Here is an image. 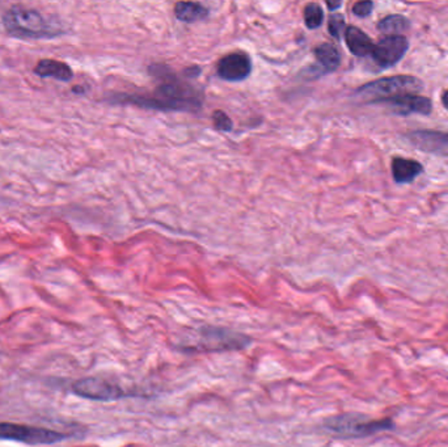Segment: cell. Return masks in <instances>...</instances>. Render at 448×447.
<instances>
[{"mask_svg":"<svg viewBox=\"0 0 448 447\" xmlns=\"http://www.w3.org/2000/svg\"><path fill=\"white\" fill-rule=\"evenodd\" d=\"M409 49L405 36H387L374 46L371 57L381 68H388L399 63Z\"/></svg>","mask_w":448,"mask_h":447,"instance_id":"8","label":"cell"},{"mask_svg":"<svg viewBox=\"0 0 448 447\" xmlns=\"http://www.w3.org/2000/svg\"><path fill=\"white\" fill-rule=\"evenodd\" d=\"M410 143L423 153L448 157V133L438 130H414L408 134Z\"/></svg>","mask_w":448,"mask_h":447,"instance_id":"9","label":"cell"},{"mask_svg":"<svg viewBox=\"0 0 448 447\" xmlns=\"http://www.w3.org/2000/svg\"><path fill=\"white\" fill-rule=\"evenodd\" d=\"M252 71L251 58L244 53H231L218 63V75L227 82H242Z\"/></svg>","mask_w":448,"mask_h":447,"instance_id":"10","label":"cell"},{"mask_svg":"<svg viewBox=\"0 0 448 447\" xmlns=\"http://www.w3.org/2000/svg\"><path fill=\"white\" fill-rule=\"evenodd\" d=\"M423 167L417 160L404 159L396 156L392 160V175L396 183L408 184L411 183L417 176L421 175Z\"/></svg>","mask_w":448,"mask_h":447,"instance_id":"13","label":"cell"},{"mask_svg":"<svg viewBox=\"0 0 448 447\" xmlns=\"http://www.w3.org/2000/svg\"><path fill=\"white\" fill-rule=\"evenodd\" d=\"M345 39L346 45L351 53L357 57H367L372 54L374 44L372 39L357 27H348L345 30Z\"/></svg>","mask_w":448,"mask_h":447,"instance_id":"14","label":"cell"},{"mask_svg":"<svg viewBox=\"0 0 448 447\" xmlns=\"http://www.w3.org/2000/svg\"><path fill=\"white\" fill-rule=\"evenodd\" d=\"M304 21L308 30H317L324 21V11L317 3H310L304 10Z\"/></svg>","mask_w":448,"mask_h":447,"instance_id":"18","label":"cell"},{"mask_svg":"<svg viewBox=\"0 0 448 447\" xmlns=\"http://www.w3.org/2000/svg\"><path fill=\"white\" fill-rule=\"evenodd\" d=\"M176 18L184 22H195L204 20L209 15V10L201 3L193 1H180L175 7Z\"/></svg>","mask_w":448,"mask_h":447,"instance_id":"15","label":"cell"},{"mask_svg":"<svg viewBox=\"0 0 448 447\" xmlns=\"http://www.w3.org/2000/svg\"><path fill=\"white\" fill-rule=\"evenodd\" d=\"M252 339L240 332H235L223 327L204 325L197 330L193 342L183 348L184 350L219 353V351H235L248 348Z\"/></svg>","mask_w":448,"mask_h":447,"instance_id":"3","label":"cell"},{"mask_svg":"<svg viewBox=\"0 0 448 447\" xmlns=\"http://www.w3.org/2000/svg\"><path fill=\"white\" fill-rule=\"evenodd\" d=\"M127 101L138 107L157 110H195L201 107V95L173 77L156 88L151 96H129Z\"/></svg>","mask_w":448,"mask_h":447,"instance_id":"1","label":"cell"},{"mask_svg":"<svg viewBox=\"0 0 448 447\" xmlns=\"http://www.w3.org/2000/svg\"><path fill=\"white\" fill-rule=\"evenodd\" d=\"M69 437L53 429L19 425L12 422H0V439L15 441L27 445H53Z\"/></svg>","mask_w":448,"mask_h":447,"instance_id":"6","label":"cell"},{"mask_svg":"<svg viewBox=\"0 0 448 447\" xmlns=\"http://www.w3.org/2000/svg\"><path fill=\"white\" fill-rule=\"evenodd\" d=\"M324 427L341 437H369L395 429V422L390 418L371 420L362 415H341L328 418Z\"/></svg>","mask_w":448,"mask_h":447,"instance_id":"5","label":"cell"},{"mask_svg":"<svg viewBox=\"0 0 448 447\" xmlns=\"http://www.w3.org/2000/svg\"><path fill=\"white\" fill-rule=\"evenodd\" d=\"M316 59L327 72L336 71L341 65V54L333 44H322L315 49Z\"/></svg>","mask_w":448,"mask_h":447,"instance_id":"16","label":"cell"},{"mask_svg":"<svg viewBox=\"0 0 448 447\" xmlns=\"http://www.w3.org/2000/svg\"><path fill=\"white\" fill-rule=\"evenodd\" d=\"M341 1H337V3H331V1H328L327 3V6H328V8L331 11H336L337 8H340L341 7Z\"/></svg>","mask_w":448,"mask_h":447,"instance_id":"22","label":"cell"},{"mask_svg":"<svg viewBox=\"0 0 448 447\" xmlns=\"http://www.w3.org/2000/svg\"><path fill=\"white\" fill-rule=\"evenodd\" d=\"M215 127L220 131H230L232 129V121L231 118L227 116L222 110H216L213 115Z\"/></svg>","mask_w":448,"mask_h":447,"instance_id":"20","label":"cell"},{"mask_svg":"<svg viewBox=\"0 0 448 447\" xmlns=\"http://www.w3.org/2000/svg\"><path fill=\"white\" fill-rule=\"evenodd\" d=\"M384 103L388 104L392 110L400 116H409L413 113L429 116L433 110L431 100L421 95H404L386 100Z\"/></svg>","mask_w":448,"mask_h":447,"instance_id":"11","label":"cell"},{"mask_svg":"<svg viewBox=\"0 0 448 447\" xmlns=\"http://www.w3.org/2000/svg\"><path fill=\"white\" fill-rule=\"evenodd\" d=\"M345 18L342 16L341 13H334L329 18V22H328V30L331 33V37H334L336 39H340L342 37V33H345Z\"/></svg>","mask_w":448,"mask_h":447,"instance_id":"19","label":"cell"},{"mask_svg":"<svg viewBox=\"0 0 448 447\" xmlns=\"http://www.w3.org/2000/svg\"><path fill=\"white\" fill-rule=\"evenodd\" d=\"M72 391L80 398L93 401H116L130 396L119 384L103 377H87L77 380L72 384Z\"/></svg>","mask_w":448,"mask_h":447,"instance_id":"7","label":"cell"},{"mask_svg":"<svg viewBox=\"0 0 448 447\" xmlns=\"http://www.w3.org/2000/svg\"><path fill=\"white\" fill-rule=\"evenodd\" d=\"M372 10H374L372 1H358L353 7V13L358 18H366L370 15Z\"/></svg>","mask_w":448,"mask_h":447,"instance_id":"21","label":"cell"},{"mask_svg":"<svg viewBox=\"0 0 448 447\" xmlns=\"http://www.w3.org/2000/svg\"><path fill=\"white\" fill-rule=\"evenodd\" d=\"M34 74L41 78H53L60 82H70L74 72L67 63L55 59H41L34 67Z\"/></svg>","mask_w":448,"mask_h":447,"instance_id":"12","label":"cell"},{"mask_svg":"<svg viewBox=\"0 0 448 447\" xmlns=\"http://www.w3.org/2000/svg\"><path fill=\"white\" fill-rule=\"evenodd\" d=\"M442 103H443L444 108L448 109V89L443 93V96H442Z\"/></svg>","mask_w":448,"mask_h":447,"instance_id":"23","label":"cell"},{"mask_svg":"<svg viewBox=\"0 0 448 447\" xmlns=\"http://www.w3.org/2000/svg\"><path fill=\"white\" fill-rule=\"evenodd\" d=\"M409 28V20L402 15H390L381 19L378 24V30L388 36H401L402 32Z\"/></svg>","mask_w":448,"mask_h":447,"instance_id":"17","label":"cell"},{"mask_svg":"<svg viewBox=\"0 0 448 447\" xmlns=\"http://www.w3.org/2000/svg\"><path fill=\"white\" fill-rule=\"evenodd\" d=\"M3 25L12 37L21 39H54L62 33L57 21L39 11L12 8L3 16Z\"/></svg>","mask_w":448,"mask_h":447,"instance_id":"2","label":"cell"},{"mask_svg":"<svg viewBox=\"0 0 448 447\" xmlns=\"http://www.w3.org/2000/svg\"><path fill=\"white\" fill-rule=\"evenodd\" d=\"M423 89L421 79L411 75H397L381 78L367 83L357 89V95L371 103H384L386 100L404 95H417Z\"/></svg>","mask_w":448,"mask_h":447,"instance_id":"4","label":"cell"}]
</instances>
